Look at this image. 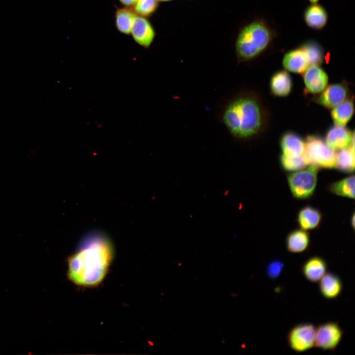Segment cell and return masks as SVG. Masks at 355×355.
<instances>
[{"mask_svg":"<svg viewBox=\"0 0 355 355\" xmlns=\"http://www.w3.org/2000/svg\"><path fill=\"white\" fill-rule=\"evenodd\" d=\"M310 243L309 234L302 229L290 232L285 239V246L288 251L299 253L306 251Z\"/></svg>","mask_w":355,"mask_h":355,"instance_id":"cell-18","label":"cell"},{"mask_svg":"<svg viewBox=\"0 0 355 355\" xmlns=\"http://www.w3.org/2000/svg\"><path fill=\"white\" fill-rule=\"evenodd\" d=\"M270 89L272 94L279 97L288 95L291 92L292 82L290 75L286 71L276 72L271 78Z\"/></svg>","mask_w":355,"mask_h":355,"instance_id":"cell-19","label":"cell"},{"mask_svg":"<svg viewBox=\"0 0 355 355\" xmlns=\"http://www.w3.org/2000/svg\"><path fill=\"white\" fill-rule=\"evenodd\" d=\"M322 218V213L319 209L311 206H306L298 212L297 222L301 229L313 230L320 226Z\"/></svg>","mask_w":355,"mask_h":355,"instance_id":"cell-17","label":"cell"},{"mask_svg":"<svg viewBox=\"0 0 355 355\" xmlns=\"http://www.w3.org/2000/svg\"><path fill=\"white\" fill-rule=\"evenodd\" d=\"M159 1H163V2H166V1H169L173 0H158Z\"/></svg>","mask_w":355,"mask_h":355,"instance_id":"cell-31","label":"cell"},{"mask_svg":"<svg viewBox=\"0 0 355 355\" xmlns=\"http://www.w3.org/2000/svg\"><path fill=\"white\" fill-rule=\"evenodd\" d=\"M303 79L307 92L318 94L327 86L328 77L319 65H310L303 72Z\"/></svg>","mask_w":355,"mask_h":355,"instance_id":"cell-10","label":"cell"},{"mask_svg":"<svg viewBox=\"0 0 355 355\" xmlns=\"http://www.w3.org/2000/svg\"><path fill=\"white\" fill-rule=\"evenodd\" d=\"M311 3H317L320 0H308Z\"/></svg>","mask_w":355,"mask_h":355,"instance_id":"cell-30","label":"cell"},{"mask_svg":"<svg viewBox=\"0 0 355 355\" xmlns=\"http://www.w3.org/2000/svg\"><path fill=\"white\" fill-rule=\"evenodd\" d=\"M300 46L305 51L310 65H319L322 63L324 50L319 43L314 40L304 42Z\"/></svg>","mask_w":355,"mask_h":355,"instance_id":"cell-24","label":"cell"},{"mask_svg":"<svg viewBox=\"0 0 355 355\" xmlns=\"http://www.w3.org/2000/svg\"><path fill=\"white\" fill-rule=\"evenodd\" d=\"M316 327L311 323H301L293 326L288 332V346L296 353H302L315 347Z\"/></svg>","mask_w":355,"mask_h":355,"instance_id":"cell-6","label":"cell"},{"mask_svg":"<svg viewBox=\"0 0 355 355\" xmlns=\"http://www.w3.org/2000/svg\"><path fill=\"white\" fill-rule=\"evenodd\" d=\"M354 113V105L352 99H347L333 107L331 116L335 125L345 126L350 120Z\"/></svg>","mask_w":355,"mask_h":355,"instance_id":"cell-20","label":"cell"},{"mask_svg":"<svg viewBox=\"0 0 355 355\" xmlns=\"http://www.w3.org/2000/svg\"><path fill=\"white\" fill-rule=\"evenodd\" d=\"M220 121L236 141L251 139L262 130L264 113L256 95L248 91L237 93L223 106Z\"/></svg>","mask_w":355,"mask_h":355,"instance_id":"cell-2","label":"cell"},{"mask_svg":"<svg viewBox=\"0 0 355 355\" xmlns=\"http://www.w3.org/2000/svg\"><path fill=\"white\" fill-rule=\"evenodd\" d=\"M284 268V263L280 259L270 261L266 266L265 272L267 277L271 280H276L281 275Z\"/></svg>","mask_w":355,"mask_h":355,"instance_id":"cell-27","label":"cell"},{"mask_svg":"<svg viewBox=\"0 0 355 355\" xmlns=\"http://www.w3.org/2000/svg\"><path fill=\"white\" fill-rule=\"evenodd\" d=\"M283 154L289 157H299L304 152L305 143L297 134L288 132L284 134L280 140Z\"/></svg>","mask_w":355,"mask_h":355,"instance_id":"cell-16","label":"cell"},{"mask_svg":"<svg viewBox=\"0 0 355 355\" xmlns=\"http://www.w3.org/2000/svg\"><path fill=\"white\" fill-rule=\"evenodd\" d=\"M136 15L130 7L118 8L115 13V23L117 30L122 34L130 35Z\"/></svg>","mask_w":355,"mask_h":355,"instance_id":"cell-23","label":"cell"},{"mask_svg":"<svg viewBox=\"0 0 355 355\" xmlns=\"http://www.w3.org/2000/svg\"><path fill=\"white\" fill-rule=\"evenodd\" d=\"M328 19L326 9L320 4L311 3L305 9L304 20L306 24L311 29L322 30L327 24Z\"/></svg>","mask_w":355,"mask_h":355,"instance_id":"cell-15","label":"cell"},{"mask_svg":"<svg viewBox=\"0 0 355 355\" xmlns=\"http://www.w3.org/2000/svg\"><path fill=\"white\" fill-rule=\"evenodd\" d=\"M137 15L147 17L152 15L159 6L158 0H138L134 6Z\"/></svg>","mask_w":355,"mask_h":355,"instance_id":"cell-26","label":"cell"},{"mask_svg":"<svg viewBox=\"0 0 355 355\" xmlns=\"http://www.w3.org/2000/svg\"><path fill=\"white\" fill-rule=\"evenodd\" d=\"M114 256L113 245L106 235L89 233L67 258V278L80 287H96L106 277Z\"/></svg>","mask_w":355,"mask_h":355,"instance_id":"cell-1","label":"cell"},{"mask_svg":"<svg viewBox=\"0 0 355 355\" xmlns=\"http://www.w3.org/2000/svg\"><path fill=\"white\" fill-rule=\"evenodd\" d=\"M325 260L319 256L307 259L301 266V272L305 278L311 283H318L327 272Z\"/></svg>","mask_w":355,"mask_h":355,"instance_id":"cell-13","label":"cell"},{"mask_svg":"<svg viewBox=\"0 0 355 355\" xmlns=\"http://www.w3.org/2000/svg\"><path fill=\"white\" fill-rule=\"evenodd\" d=\"M328 190L339 196L354 199L355 198V176L350 175L338 181L330 183Z\"/></svg>","mask_w":355,"mask_h":355,"instance_id":"cell-22","label":"cell"},{"mask_svg":"<svg viewBox=\"0 0 355 355\" xmlns=\"http://www.w3.org/2000/svg\"><path fill=\"white\" fill-rule=\"evenodd\" d=\"M321 295L326 299H336L341 294L343 282L339 276L332 272H326L319 282Z\"/></svg>","mask_w":355,"mask_h":355,"instance_id":"cell-14","label":"cell"},{"mask_svg":"<svg viewBox=\"0 0 355 355\" xmlns=\"http://www.w3.org/2000/svg\"><path fill=\"white\" fill-rule=\"evenodd\" d=\"M305 143L303 156L307 165L315 166L319 168L330 169L334 168L336 153L323 140L317 136H308Z\"/></svg>","mask_w":355,"mask_h":355,"instance_id":"cell-4","label":"cell"},{"mask_svg":"<svg viewBox=\"0 0 355 355\" xmlns=\"http://www.w3.org/2000/svg\"><path fill=\"white\" fill-rule=\"evenodd\" d=\"M355 213H353L351 218V225L352 226L353 229L355 228Z\"/></svg>","mask_w":355,"mask_h":355,"instance_id":"cell-29","label":"cell"},{"mask_svg":"<svg viewBox=\"0 0 355 355\" xmlns=\"http://www.w3.org/2000/svg\"><path fill=\"white\" fill-rule=\"evenodd\" d=\"M280 162L282 169L288 172H294L303 169L308 165L303 155L299 157H293L282 154Z\"/></svg>","mask_w":355,"mask_h":355,"instance_id":"cell-25","label":"cell"},{"mask_svg":"<svg viewBox=\"0 0 355 355\" xmlns=\"http://www.w3.org/2000/svg\"><path fill=\"white\" fill-rule=\"evenodd\" d=\"M335 168L339 171L352 173L355 170V146H350L339 150L336 153Z\"/></svg>","mask_w":355,"mask_h":355,"instance_id":"cell-21","label":"cell"},{"mask_svg":"<svg viewBox=\"0 0 355 355\" xmlns=\"http://www.w3.org/2000/svg\"><path fill=\"white\" fill-rule=\"evenodd\" d=\"M344 331L338 323L328 321L319 324L316 330L315 347L334 351L341 342Z\"/></svg>","mask_w":355,"mask_h":355,"instance_id":"cell-7","label":"cell"},{"mask_svg":"<svg viewBox=\"0 0 355 355\" xmlns=\"http://www.w3.org/2000/svg\"><path fill=\"white\" fill-rule=\"evenodd\" d=\"M325 142L333 150L342 149L354 144V132L345 126L335 125L328 130Z\"/></svg>","mask_w":355,"mask_h":355,"instance_id":"cell-11","label":"cell"},{"mask_svg":"<svg viewBox=\"0 0 355 355\" xmlns=\"http://www.w3.org/2000/svg\"><path fill=\"white\" fill-rule=\"evenodd\" d=\"M282 64L286 70L299 73H303L310 66L307 56L300 46L287 52Z\"/></svg>","mask_w":355,"mask_h":355,"instance_id":"cell-12","label":"cell"},{"mask_svg":"<svg viewBox=\"0 0 355 355\" xmlns=\"http://www.w3.org/2000/svg\"><path fill=\"white\" fill-rule=\"evenodd\" d=\"M349 90L344 83L329 85L315 98L319 104L331 109L348 99Z\"/></svg>","mask_w":355,"mask_h":355,"instance_id":"cell-8","label":"cell"},{"mask_svg":"<svg viewBox=\"0 0 355 355\" xmlns=\"http://www.w3.org/2000/svg\"><path fill=\"white\" fill-rule=\"evenodd\" d=\"M319 169L315 166L310 165L287 176L288 187L294 198L304 200L312 196L318 182Z\"/></svg>","mask_w":355,"mask_h":355,"instance_id":"cell-5","label":"cell"},{"mask_svg":"<svg viewBox=\"0 0 355 355\" xmlns=\"http://www.w3.org/2000/svg\"><path fill=\"white\" fill-rule=\"evenodd\" d=\"M124 6L127 7L134 6L138 0H118Z\"/></svg>","mask_w":355,"mask_h":355,"instance_id":"cell-28","label":"cell"},{"mask_svg":"<svg viewBox=\"0 0 355 355\" xmlns=\"http://www.w3.org/2000/svg\"><path fill=\"white\" fill-rule=\"evenodd\" d=\"M275 33L263 20L256 19L245 25L239 31L235 44L238 63L257 58L271 44Z\"/></svg>","mask_w":355,"mask_h":355,"instance_id":"cell-3","label":"cell"},{"mask_svg":"<svg viewBox=\"0 0 355 355\" xmlns=\"http://www.w3.org/2000/svg\"><path fill=\"white\" fill-rule=\"evenodd\" d=\"M130 34L137 44L145 48L150 47L156 35L154 28L148 19L138 15L134 19Z\"/></svg>","mask_w":355,"mask_h":355,"instance_id":"cell-9","label":"cell"}]
</instances>
